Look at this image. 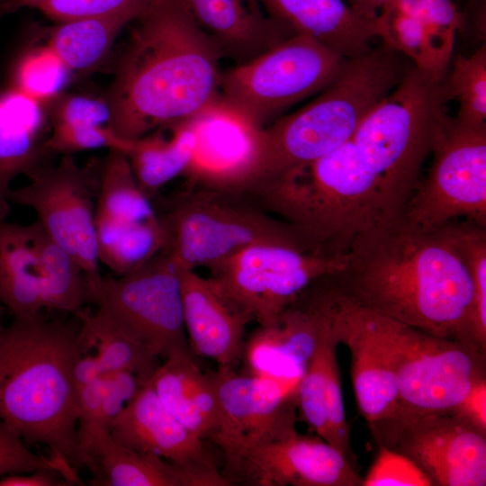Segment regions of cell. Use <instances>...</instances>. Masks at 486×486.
Wrapping results in <instances>:
<instances>
[{
  "label": "cell",
  "mask_w": 486,
  "mask_h": 486,
  "mask_svg": "<svg viewBox=\"0 0 486 486\" xmlns=\"http://www.w3.org/2000/svg\"><path fill=\"white\" fill-rule=\"evenodd\" d=\"M334 276L342 293L364 309L476 346L472 280L443 228L423 230L403 215L378 224L353 240Z\"/></svg>",
  "instance_id": "obj_1"
},
{
  "label": "cell",
  "mask_w": 486,
  "mask_h": 486,
  "mask_svg": "<svg viewBox=\"0 0 486 486\" xmlns=\"http://www.w3.org/2000/svg\"><path fill=\"white\" fill-rule=\"evenodd\" d=\"M133 22L107 101L110 127L133 140L213 107L220 50L180 0H154Z\"/></svg>",
  "instance_id": "obj_2"
},
{
  "label": "cell",
  "mask_w": 486,
  "mask_h": 486,
  "mask_svg": "<svg viewBox=\"0 0 486 486\" xmlns=\"http://www.w3.org/2000/svg\"><path fill=\"white\" fill-rule=\"evenodd\" d=\"M412 66L382 41L348 59L339 76L308 104L256 130L246 165L230 191L247 193L339 147Z\"/></svg>",
  "instance_id": "obj_3"
},
{
  "label": "cell",
  "mask_w": 486,
  "mask_h": 486,
  "mask_svg": "<svg viewBox=\"0 0 486 486\" xmlns=\"http://www.w3.org/2000/svg\"><path fill=\"white\" fill-rule=\"evenodd\" d=\"M77 335L40 315L14 319L0 338V420L76 470Z\"/></svg>",
  "instance_id": "obj_4"
},
{
  "label": "cell",
  "mask_w": 486,
  "mask_h": 486,
  "mask_svg": "<svg viewBox=\"0 0 486 486\" xmlns=\"http://www.w3.org/2000/svg\"><path fill=\"white\" fill-rule=\"evenodd\" d=\"M452 100L446 76L436 78L412 66L353 135L377 178L386 221L403 214L423 163L451 119Z\"/></svg>",
  "instance_id": "obj_5"
},
{
  "label": "cell",
  "mask_w": 486,
  "mask_h": 486,
  "mask_svg": "<svg viewBox=\"0 0 486 486\" xmlns=\"http://www.w3.org/2000/svg\"><path fill=\"white\" fill-rule=\"evenodd\" d=\"M151 202L163 235L161 250L182 267L210 268L257 243L311 245L294 227L234 192L185 185Z\"/></svg>",
  "instance_id": "obj_6"
},
{
  "label": "cell",
  "mask_w": 486,
  "mask_h": 486,
  "mask_svg": "<svg viewBox=\"0 0 486 486\" xmlns=\"http://www.w3.org/2000/svg\"><path fill=\"white\" fill-rule=\"evenodd\" d=\"M370 312L390 354L399 388L397 418L375 439L379 446L416 418L450 412L475 383L486 379V352Z\"/></svg>",
  "instance_id": "obj_7"
},
{
  "label": "cell",
  "mask_w": 486,
  "mask_h": 486,
  "mask_svg": "<svg viewBox=\"0 0 486 486\" xmlns=\"http://www.w3.org/2000/svg\"><path fill=\"white\" fill-rule=\"evenodd\" d=\"M348 59L294 34L222 72L216 107L260 129L333 83Z\"/></svg>",
  "instance_id": "obj_8"
},
{
  "label": "cell",
  "mask_w": 486,
  "mask_h": 486,
  "mask_svg": "<svg viewBox=\"0 0 486 486\" xmlns=\"http://www.w3.org/2000/svg\"><path fill=\"white\" fill-rule=\"evenodd\" d=\"M346 260L302 242H265L245 247L210 267L220 292L251 320L274 323L316 279L337 274Z\"/></svg>",
  "instance_id": "obj_9"
},
{
  "label": "cell",
  "mask_w": 486,
  "mask_h": 486,
  "mask_svg": "<svg viewBox=\"0 0 486 486\" xmlns=\"http://www.w3.org/2000/svg\"><path fill=\"white\" fill-rule=\"evenodd\" d=\"M86 301L94 302L122 332L162 359L190 351L179 266L162 250L128 274L102 278L88 291Z\"/></svg>",
  "instance_id": "obj_10"
},
{
  "label": "cell",
  "mask_w": 486,
  "mask_h": 486,
  "mask_svg": "<svg viewBox=\"0 0 486 486\" xmlns=\"http://www.w3.org/2000/svg\"><path fill=\"white\" fill-rule=\"evenodd\" d=\"M431 155L403 217L427 230L461 219L486 226V127L464 126L451 117Z\"/></svg>",
  "instance_id": "obj_11"
},
{
  "label": "cell",
  "mask_w": 486,
  "mask_h": 486,
  "mask_svg": "<svg viewBox=\"0 0 486 486\" xmlns=\"http://www.w3.org/2000/svg\"><path fill=\"white\" fill-rule=\"evenodd\" d=\"M94 167H81L72 155L47 165L28 184L12 188L8 201L32 210L49 236L66 249L83 270L86 293L102 280L97 254L95 205L98 186Z\"/></svg>",
  "instance_id": "obj_12"
},
{
  "label": "cell",
  "mask_w": 486,
  "mask_h": 486,
  "mask_svg": "<svg viewBox=\"0 0 486 486\" xmlns=\"http://www.w3.org/2000/svg\"><path fill=\"white\" fill-rule=\"evenodd\" d=\"M337 288L330 275L309 284L268 325H259L245 340V374L299 382L324 332L331 326Z\"/></svg>",
  "instance_id": "obj_13"
},
{
  "label": "cell",
  "mask_w": 486,
  "mask_h": 486,
  "mask_svg": "<svg viewBox=\"0 0 486 486\" xmlns=\"http://www.w3.org/2000/svg\"><path fill=\"white\" fill-rule=\"evenodd\" d=\"M208 373L220 412L219 428L210 441L225 459L297 431L299 382L238 374L235 369Z\"/></svg>",
  "instance_id": "obj_14"
},
{
  "label": "cell",
  "mask_w": 486,
  "mask_h": 486,
  "mask_svg": "<svg viewBox=\"0 0 486 486\" xmlns=\"http://www.w3.org/2000/svg\"><path fill=\"white\" fill-rule=\"evenodd\" d=\"M232 484L256 486H362L346 455L319 436L298 431L225 459L222 472Z\"/></svg>",
  "instance_id": "obj_15"
},
{
  "label": "cell",
  "mask_w": 486,
  "mask_h": 486,
  "mask_svg": "<svg viewBox=\"0 0 486 486\" xmlns=\"http://www.w3.org/2000/svg\"><path fill=\"white\" fill-rule=\"evenodd\" d=\"M379 446L406 455L433 486L486 485V434L452 412L416 418Z\"/></svg>",
  "instance_id": "obj_16"
},
{
  "label": "cell",
  "mask_w": 486,
  "mask_h": 486,
  "mask_svg": "<svg viewBox=\"0 0 486 486\" xmlns=\"http://www.w3.org/2000/svg\"><path fill=\"white\" fill-rule=\"evenodd\" d=\"M332 330L338 344L349 349L358 410L376 439L394 423L399 410L398 381L386 345L371 312L338 286Z\"/></svg>",
  "instance_id": "obj_17"
},
{
  "label": "cell",
  "mask_w": 486,
  "mask_h": 486,
  "mask_svg": "<svg viewBox=\"0 0 486 486\" xmlns=\"http://www.w3.org/2000/svg\"><path fill=\"white\" fill-rule=\"evenodd\" d=\"M109 433L119 444L158 455L202 478L206 486H228L204 444L162 404L149 382L143 384L113 419Z\"/></svg>",
  "instance_id": "obj_18"
},
{
  "label": "cell",
  "mask_w": 486,
  "mask_h": 486,
  "mask_svg": "<svg viewBox=\"0 0 486 486\" xmlns=\"http://www.w3.org/2000/svg\"><path fill=\"white\" fill-rule=\"evenodd\" d=\"M179 266L183 316L192 354L213 360L218 368L235 369L241 360L244 332L251 320L214 282Z\"/></svg>",
  "instance_id": "obj_19"
},
{
  "label": "cell",
  "mask_w": 486,
  "mask_h": 486,
  "mask_svg": "<svg viewBox=\"0 0 486 486\" xmlns=\"http://www.w3.org/2000/svg\"><path fill=\"white\" fill-rule=\"evenodd\" d=\"M77 465L91 472L94 486H206L199 476L152 454L116 442L100 424L78 427Z\"/></svg>",
  "instance_id": "obj_20"
},
{
  "label": "cell",
  "mask_w": 486,
  "mask_h": 486,
  "mask_svg": "<svg viewBox=\"0 0 486 486\" xmlns=\"http://www.w3.org/2000/svg\"><path fill=\"white\" fill-rule=\"evenodd\" d=\"M266 14L294 34L307 36L351 59L369 51L378 38L377 17L369 19L345 0H260Z\"/></svg>",
  "instance_id": "obj_21"
},
{
  "label": "cell",
  "mask_w": 486,
  "mask_h": 486,
  "mask_svg": "<svg viewBox=\"0 0 486 486\" xmlns=\"http://www.w3.org/2000/svg\"><path fill=\"white\" fill-rule=\"evenodd\" d=\"M220 52L248 60L294 35L260 0H180Z\"/></svg>",
  "instance_id": "obj_22"
},
{
  "label": "cell",
  "mask_w": 486,
  "mask_h": 486,
  "mask_svg": "<svg viewBox=\"0 0 486 486\" xmlns=\"http://www.w3.org/2000/svg\"><path fill=\"white\" fill-rule=\"evenodd\" d=\"M194 125L196 147L183 176L185 185L229 190L246 165L256 129L216 107L194 118Z\"/></svg>",
  "instance_id": "obj_23"
},
{
  "label": "cell",
  "mask_w": 486,
  "mask_h": 486,
  "mask_svg": "<svg viewBox=\"0 0 486 486\" xmlns=\"http://www.w3.org/2000/svg\"><path fill=\"white\" fill-rule=\"evenodd\" d=\"M148 382L178 421L198 437L211 439L219 428L218 400L209 373L202 371L192 352L164 358Z\"/></svg>",
  "instance_id": "obj_24"
},
{
  "label": "cell",
  "mask_w": 486,
  "mask_h": 486,
  "mask_svg": "<svg viewBox=\"0 0 486 486\" xmlns=\"http://www.w3.org/2000/svg\"><path fill=\"white\" fill-rule=\"evenodd\" d=\"M50 132L46 142L50 153H73L98 148L126 151L129 140L110 127L106 99L85 94H60L50 103Z\"/></svg>",
  "instance_id": "obj_25"
},
{
  "label": "cell",
  "mask_w": 486,
  "mask_h": 486,
  "mask_svg": "<svg viewBox=\"0 0 486 486\" xmlns=\"http://www.w3.org/2000/svg\"><path fill=\"white\" fill-rule=\"evenodd\" d=\"M0 302L14 319L47 310L43 281L29 225L0 220Z\"/></svg>",
  "instance_id": "obj_26"
},
{
  "label": "cell",
  "mask_w": 486,
  "mask_h": 486,
  "mask_svg": "<svg viewBox=\"0 0 486 486\" xmlns=\"http://www.w3.org/2000/svg\"><path fill=\"white\" fill-rule=\"evenodd\" d=\"M170 136L158 131L130 140L124 152L136 181L152 200L161 188L188 169L196 147L194 119L171 126Z\"/></svg>",
  "instance_id": "obj_27"
},
{
  "label": "cell",
  "mask_w": 486,
  "mask_h": 486,
  "mask_svg": "<svg viewBox=\"0 0 486 486\" xmlns=\"http://www.w3.org/2000/svg\"><path fill=\"white\" fill-rule=\"evenodd\" d=\"M76 316L81 321L80 349L95 355L103 374L127 371L142 384L148 382L161 364L158 354L122 332L98 309L94 312L83 309Z\"/></svg>",
  "instance_id": "obj_28"
},
{
  "label": "cell",
  "mask_w": 486,
  "mask_h": 486,
  "mask_svg": "<svg viewBox=\"0 0 486 486\" xmlns=\"http://www.w3.org/2000/svg\"><path fill=\"white\" fill-rule=\"evenodd\" d=\"M130 22L123 16L61 22L51 30L47 44L71 72H88L104 61L119 32Z\"/></svg>",
  "instance_id": "obj_29"
},
{
  "label": "cell",
  "mask_w": 486,
  "mask_h": 486,
  "mask_svg": "<svg viewBox=\"0 0 486 486\" xmlns=\"http://www.w3.org/2000/svg\"><path fill=\"white\" fill-rule=\"evenodd\" d=\"M28 225L43 281L47 310L76 315L86 301L82 268L37 220Z\"/></svg>",
  "instance_id": "obj_30"
},
{
  "label": "cell",
  "mask_w": 486,
  "mask_h": 486,
  "mask_svg": "<svg viewBox=\"0 0 486 486\" xmlns=\"http://www.w3.org/2000/svg\"><path fill=\"white\" fill-rule=\"evenodd\" d=\"M95 227L99 262L117 276L140 267L163 248L158 220L127 222L95 216Z\"/></svg>",
  "instance_id": "obj_31"
},
{
  "label": "cell",
  "mask_w": 486,
  "mask_h": 486,
  "mask_svg": "<svg viewBox=\"0 0 486 486\" xmlns=\"http://www.w3.org/2000/svg\"><path fill=\"white\" fill-rule=\"evenodd\" d=\"M95 216L117 221H155L151 200L139 186L126 154L109 149L100 168Z\"/></svg>",
  "instance_id": "obj_32"
},
{
  "label": "cell",
  "mask_w": 486,
  "mask_h": 486,
  "mask_svg": "<svg viewBox=\"0 0 486 486\" xmlns=\"http://www.w3.org/2000/svg\"><path fill=\"white\" fill-rule=\"evenodd\" d=\"M46 142L15 122L0 103V220H5L10 211L8 194L13 182L48 165L51 153Z\"/></svg>",
  "instance_id": "obj_33"
},
{
  "label": "cell",
  "mask_w": 486,
  "mask_h": 486,
  "mask_svg": "<svg viewBox=\"0 0 486 486\" xmlns=\"http://www.w3.org/2000/svg\"><path fill=\"white\" fill-rule=\"evenodd\" d=\"M442 228L470 274L473 289L472 338L477 347L486 352V226L456 220Z\"/></svg>",
  "instance_id": "obj_34"
},
{
  "label": "cell",
  "mask_w": 486,
  "mask_h": 486,
  "mask_svg": "<svg viewBox=\"0 0 486 486\" xmlns=\"http://www.w3.org/2000/svg\"><path fill=\"white\" fill-rule=\"evenodd\" d=\"M446 83L459 107L455 121L472 128L486 127V42L471 55H458Z\"/></svg>",
  "instance_id": "obj_35"
},
{
  "label": "cell",
  "mask_w": 486,
  "mask_h": 486,
  "mask_svg": "<svg viewBox=\"0 0 486 486\" xmlns=\"http://www.w3.org/2000/svg\"><path fill=\"white\" fill-rule=\"evenodd\" d=\"M71 73L47 44L19 58L13 72V87L49 104L61 94Z\"/></svg>",
  "instance_id": "obj_36"
},
{
  "label": "cell",
  "mask_w": 486,
  "mask_h": 486,
  "mask_svg": "<svg viewBox=\"0 0 486 486\" xmlns=\"http://www.w3.org/2000/svg\"><path fill=\"white\" fill-rule=\"evenodd\" d=\"M408 14L418 17L423 24L436 73L445 77L449 70L455 35L464 24L463 14L454 0H416Z\"/></svg>",
  "instance_id": "obj_37"
},
{
  "label": "cell",
  "mask_w": 486,
  "mask_h": 486,
  "mask_svg": "<svg viewBox=\"0 0 486 486\" xmlns=\"http://www.w3.org/2000/svg\"><path fill=\"white\" fill-rule=\"evenodd\" d=\"M48 469L60 473L71 485L81 482L76 470L50 456L33 453L22 436L0 420V477Z\"/></svg>",
  "instance_id": "obj_38"
},
{
  "label": "cell",
  "mask_w": 486,
  "mask_h": 486,
  "mask_svg": "<svg viewBox=\"0 0 486 486\" xmlns=\"http://www.w3.org/2000/svg\"><path fill=\"white\" fill-rule=\"evenodd\" d=\"M154 0H37L32 8L46 16L67 22L77 19L123 16L132 22Z\"/></svg>",
  "instance_id": "obj_39"
},
{
  "label": "cell",
  "mask_w": 486,
  "mask_h": 486,
  "mask_svg": "<svg viewBox=\"0 0 486 486\" xmlns=\"http://www.w3.org/2000/svg\"><path fill=\"white\" fill-rule=\"evenodd\" d=\"M428 476L406 455L380 446L362 486H431Z\"/></svg>",
  "instance_id": "obj_40"
},
{
  "label": "cell",
  "mask_w": 486,
  "mask_h": 486,
  "mask_svg": "<svg viewBox=\"0 0 486 486\" xmlns=\"http://www.w3.org/2000/svg\"><path fill=\"white\" fill-rule=\"evenodd\" d=\"M103 400L98 423L109 429L113 419L143 385L130 372L104 374Z\"/></svg>",
  "instance_id": "obj_41"
},
{
  "label": "cell",
  "mask_w": 486,
  "mask_h": 486,
  "mask_svg": "<svg viewBox=\"0 0 486 486\" xmlns=\"http://www.w3.org/2000/svg\"><path fill=\"white\" fill-rule=\"evenodd\" d=\"M0 103L15 122L30 132L48 140L50 125L45 113L46 104L14 87L0 95Z\"/></svg>",
  "instance_id": "obj_42"
},
{
  "label": "cell",
  "mask_w": 486,
  "mask_h": 486,
  "mask_svg": "<svg viewBox=\"0 0 486 486\" xmlns=\"http://www.w3.org/2000/svg\"><path fill=\"white\" fill-rule=\"evenodd\" d=\"M450 412L486 434V379L475 383Z\"/></svg>",
  "instance_id": "obj_43"
},
{
  "label": "cell",
  "mask_w": 486,
  "mask_h": 486,
  "mask_svg": "<svg viewBox=\"0 0 486 486\" xmlns=\"http://www.w3.org/2000/svg\"><path fill=\"white\" fill-rule=\"evenodd\" d=\"M103 375L76 390L77 427L99 424L104 388Z\"/></svg>",
  "instance_id": "obj_44"
},
{
  "label": "cell",
  "mask_w": 486,
  "mask_h": 486,
  "mask_svg": "<svg viewBox=\"0 0 486 486\" xmlns=\"http://www.w3.org/2000/svg\"><path fill=\"white\" fill-rule=\"evenodd\" d=\"M64 477L51 470L39 469L30 472L0 477V486H62L71 485Z\"/></svg>",
  "instance_id": "obj_45"
},
{
  "label": "cell",
  "mask_w": 486,
  "mask_h": 486,
  "mask_svg": "<svg viewBox=\"0 0 486 486\" xmlns=\"http://www.w3.org/2000/svg\"><path fill=\"white\" fill-rule=\"evenodd\" d=\"M100 363L92 352L80 351L73 366L75 389L84 386L103 375Z\"/></svg>",
  "instance_id": "obj_46"
},
{
  "label": "cell",
  "mask_w": 486,
  "mask_h": 486,
  "mask_svg": "<svg viewBox=\"0 0 486 486\" xmlns=\"http://www.w3.org/2000/svg\"><path fill=\"white\" fill-rule=\"evenodd\" d=\"M354 10L369 19H375L389 0H345Z\"/></svg>",
  "instance_id": "obj_47"
},
{
  "label": "cell",
  "mask_w": 486,
  "mask_h": 486,
  "mask_svg": "<svg viewBox=\"0 0 486 486\" xmlns=\"http://www.w3.org/2000/svg\"><path fill=\"white\" fill-rule=\"evenodd\" d=\"M37 0H0V16L12 14L24 7H32Z\"/></svg>",
  "instance_id": "obj_48"
},
{
  "label": "cell",
  "mask_w": 486,
  "mask_h": 486,
  "mask_svg": "<svg viewBox=\"0 0 486 486\" xmlns=\"http://www.w3.org/2000/svg\"><path fill=\"white\" fill-rule=\"evenodd\" d=\"M4 328H5V327H4V326L2 325V323L0 322V338H1L2 334H3V332H4Z\"/></svg>",
  "instance_id": "obj_49"
}]
</instances>
